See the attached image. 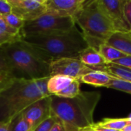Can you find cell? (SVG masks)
I'll return each mask as SVG.
<instances>
[{
	"mask_svg": "<svg viewBox=\"0 0 131 131\" xmlns=\"http://www.w3.org/2000/svg\"><path fill=\"white\" fill-rule=\"evenodd\" d=\"M9 130L10 131H32V128L21 113L9 123Z\"/></svg>",
	"mask_w": 131,
	"mask_h": 131,
	"instance_id": "cell-19",
	"label": "cell"
},
{
	"mask_svg": "<svg viewBox=\"0 0 131 131\" xmlns=\"http://www.w3.org/2000/svg\"><path fill=\"white\" fill-rule=\"evenodd\" d=\"M91 71L92 70L84 65L79 58H61L50 64L51 76L60 74L79 81L83 75Z\"/></svg>",
	"mask_w": 131,
	"mask_h": 131,
	"instance_id": "cell-7",
	"label": "cell"
},
{
	"mask_svg": "<svg viewBox=\"0 0 131 131\" xmlns=\"http://www.w3.org/2000/svg\"><path fill=\"white\" fill-rule=\"evenodd\" d=\"M10 79H12V78H9L3 76V75H0V82L5 81H8V80H10Z\"/></svg>",
	"mask_w": 131,
	"mask_h": 131,
	"instance_id": "cell-33",
	"label": "cell"
},
{
	"mask_svg": "<svg viewBox=\"0 0 131 131\" xmlns=\"http://www.w3.org/2000/svg\"><path fill=\"white\" fill-rule=\"evenodd\" d=\"M116 31H130V28L124 15L126 0H98Z\"/></svg>",
	"mask_w": 131,
	"mask_h": 131,
	"instance_id": "cell-9",
	"label": "cell"
},
{
	"mask_svg": "<svg viewBox=\"0 0 131 131\" xmlns=\"http://www.w3.org/2000/svg\"><path fill=\"white\" fill-rule=\"evenodd\" d=\"M85 0H45L46 12L73 19L83 8Z\"/></svg>",
	"mask_w": 131,
	"mask_h": 131,
	"instance_id": "cell-11",
	"label": "cell"
},
{
	"mask_svg": "<svg viewBox=\"0 0 131 131\" xmlns=\"http://www.w3.org/2000/svg\"><path fill=\"white\" fill-rule=\"evenodd\" d=\"M121 131H131V124H128L126 127H124Z\"/></svg>",
	"mask_w": 131,
	"mask_h": 131,
	"instance_id": "cell-34",
	"label": "cell"
},
{
	"mask_svg": "<svg viewBox=\"0 0 131 131\" xmlns=\"http://www.w3.org/2000/svg\"><path fill=\"white\" fill-rule=\"evenodd\" d=\"M75 79L60 74L51 76L47 81V91L51 95H56L65 89Z\"/></svg>",
	"mask_w": 131,
	"mask_h": 131,
	"instance_id": "cell-15",
	"label": "cell"
},
{
	"mask_svg": "<svg viewBox=\"0 0 131 131\" xmlns=\"http://www.w3.org/2000/svg\"><path fill=\"white\" fill-rule=\"evenodd\" d=\"M50 131H66L63 124L60 122V121H58L54 124V125L52 127V128L51 129Z\"/></svg>",
	"mask_w": 131,
	"mask_h": 131,
	"instance_id": "cell-30",
	"label": "cell"
},
{
	"mask_svg": "<svg viewBox=\"0 0 131 131\" xmlns=\"http://www.w3.org/2000/svg\"><path fill=\"white\" fill-rule=\"evenodd\" d=\"M124 15L131 29V0H126L124 5Z\"/></svg>",
	"mask_w": 131,
	"mask_h": 131,
	"instance_id": "cell-29",
	"label": "cell"
},
{
	"mask_svg": "<svg viewBox=\"0 0 131 131\" xmlns=\"http://www.w3.org/2000/svg\"><path fill=\"white\" fill-rule=\"evenodd\" d=\"M20 38H21V35L18 36H12L4 33L0 30V47L9 44L11 42H13L15 41H17Z\"/></svg>",
	"mask_w": 131,
	"mask_h": 131,
	"instance_id": "cell-26",
	"label": "cell"
},
{
	"mask_svg": "<svg viewBox=\"0 0 131 131\" xmlns=\"http://www.w3.org/2000/svg\"><path fill=\"white\" fill-rule=\"evenodd\" d=\"M74 26H76L74 20L71 17H62L45 12L33 21L25 22L20 35L21 37L47 35L68 31Z\"/></svg>",
	"mask_w": 131,
	"mask_h": 131,
	"instance_id": "cell-6",
	"label": "cell"
},
{
	"mask_svg": "<svg viewBox=\"0 0 131 131\" xmlns=\"http://www.w3.org/2000/svg\"><path fill=\"white\" fill-rule=\"evenodd\" d=\"M106 43L127 56H131V31H115L106 41Z\"/></svg>",
	"mask_w": 131,
	"mask_h": 131,
	"instance_id": "cell-13",
	"label": "cell"
},
{
	"mask_svg": "<svg viewBox=\"0 0 131 131\" xmlns=\"http://www.w3.org/2000/svg\"><path fill=\"white\" fill-rule=\"evenodd\" d=\"M0 75L14 79L12 76V69L2 46L0 47Z\"/></svg>",
	"mask_w": 131,
	"mask_h": 131,
	"instance_id": "cell-21",
	"label": "cell"
},
{
	"mask_svg": "<svg viewBox=\"0 0 131 131\" xmlns=\"http://www.w3.org/2000/svg\"><path fill=\"white\" fill-rule=\"evenodd\" d=\"M81 131H90V130H89V128H88V129H85V130H81Z\"/></svg>",
	"mask_w": 131,
	"mask_h": 131,
	"instance_id": "cell-36",
	"label": "cell"
},
{
	"mask_svg": "<svg viewBox=\"0 0 131 131\" xmlns=\"http://www.w3.org/2000/svg\"><path fill=\"white\" fill-rule=\"evenodd\" d=\"M78 58L84 65L92 71H101L109 74L107 63L94 48L88 46L81 52Z\"/></svg>",
	"mask_w": 131,
	"mask_h": 131,
	"instance_id": "cell-12",
	"label": "cell"
},
{
	"mask_svg": "<svg viewBox=\"0 0 131 131\" xmlns=\"http://www.w3.org/2000/svg\"><path fill=\"white\" fill-rule=\"evenodd\" d=\"M106 88L126 92L127 94H131V82L123 81L121 79H117V78L112 79L110 81V83L106 86Z\"/></svg>",
	"mask_w": 131,
	"mask_h": 131,
	"instance_id": "cell-22",
	"label": "cell"
},
{
	"mask_svg": "<svg viewBox=\"0 0 131 131\" xmlns=\"http://www.w3.org/2000/svg\"><path fill=\"white\" fill-rule=\"evenodd\" d=\"M127 118V122H128V124H131V114H130L127 117H126Z\"/></svg>",
	"mask_w": 131,
	"mask_h": 131,
	"instance_id": "cell-35",
	"label": "cell"
},
{
	"mask_svg": "<svg viewBox=\"0 0 131 131\" xmlns=\"http://www.w3.org/2000/svg\"><path fill=\"white\" fill-rule=\"evenodd\" d=\"M48 78L33 81L14 79L0 91V122L9 124L31 104L51 96L47 91Z\"/></svg>",
	"mask_w": 131,
	"mask_h": 131,
	"instance_id": "cell-3",
	"label": "cell"
},
{
	"mask_svg": "<svg viewBox=\"0 0 131 131\" xmlns=\"http://www.w3.org/2000/svg\"><path fill=\"white\" fill-rule=\"evenodd\" d=\"M21 39L49 64L61 58H78L81 52L88 47L82 31L76 26L51 35L21 36Z\"/></svg>",
	"mask_w": 131,
	"mask_h": 131,
	"instance_id": "cell-2",
	"label": "cell"
},
{
	"mask_svg": "<svg viewBox=\"0 0 131 131\" xmlns=\"http://www.w3.org/2000/svg\"><path fill=\"white\" fill-rule=\"evenodd\" d=\"M0 131H10L9 124L0 122Z\"/></svg>",
	"mask_w": 131,
	"mask_h": 131,
	"instance_id": "cell-32",
	"label": "cell"
},
{
	"mask_svg": "<svg viewBox=\"0 0 131 131\" xmlns=\"http://www.w3.org/2000/svg\"><path fill=\"white\" fill-rule=\"evenodd\" d=\"M12 13L25 22L33 21L46 12L45 0H8Z\"/></svg>",
	"mask_w": 131,
	"mask_h": 131,
	"instance_id": "cell-8",
	"label": "cell"
},
{
	"mask_svg": "<svg viewBox=\"0 0 131 131\" xmlns=\"http://www.w3.org/2000/svg\"><path fill=\"white\" fill-rule=\"evenodd\" d=\"M21 114L30 124L32 131L51 115V96L43 97L25 108Z\"/></svg>",
	"mask_w": 131,
	"mask_h": 131,
	"instance_id": "cell-10",
	"label": "cell"
},
{
	"mask_svg": "<svg viewBox=\"0 0 131 131\" xmlns=\"http://www.w3.org/2000/svg\"><path fill=\"white\" fill-rule=\"evenodd\" d=\"M101 98L98 91H81L74 98L51 95V114L66 131H81L91 127L94 113Z\"/></svg>",
	"mask_w": 131,
	"mask_h": 131,
	"instance_id": "cell-1",
	"label": "cell"
},
{
	"mask_svg": "<svg viewBox=\"0 0 131 131\" xmlns=\"http://www.w3.org/2000/svg\"><path fill=\"white\" fill-rule=\"evenodd\" d=\"M14 79H10V80H8V81H2V82H0V91L4 90L5 88H6L12 83V81Z\"/></svg>",
	"mask_w": 131,
	"mask_h": 131,
	"instance_id": "cell-31",
	"label": "cell"
},
{
	"mask_svg": "<svg viewBox=\"0 0 131 131\" xmlns=\"http://www.w3.org/2000/svg\"><path fill=\"white\" fill-rule=\"evenodd\" d=\"M3 18H5V20L6 21V22L8 24L9 26H11L12 28L18 31L19 32L21 31V30L22 29V28L25 25V21L13 13H10V14L4 16Z\"/></svg>",
	"mask_w": 131,
	"mask_h": 131,
	"instance_id": "cell-23",
	"label": "cell"
},
{
	"mask_svg": "<svg viewBox=\"0 0 131 131\" xmlns=\"http://www.w3.org/2000/svg\"><path fill=\"white\" fill-rule=\"evenodd\" d=\"M80 84L81 82L78 80L75 79L65 89L58 93L55 96L64 98H74L81 93Z\"/></svg>",
	"mask_w": 131,
	"mask_h": 131,
	"instance_id": "cell-20",
	"label": "cell"
},
{
	"mask_svg": "<svg viewBox=\"0 0 131 131\" xmlns=\"http://www.w3.org/2000/svg\"><path fill=\"white\" fill-rule=\"evenodd\" d=\"M58 121V120L54 115L51 114V117H49L48 119H46L38 126H37L33 131H50L52 127L54 125V124Z\"/></svg>",
	"mask_w": 131,
	"mask_h": 131,
	"instance_id": "cell-24",
	"label": "cell"
},
{
	"mask_svg": "<svg viewBox=\"0 0 131 131\" xmlns=\"http://www.w3.org/2000/svg\"><path fill=\"white\" fill-rule=\"evenodd\" d=\"M0 30L3 31L5 34H8L12 36H18L20 35V32L14 28H12L11 26L8 25V24L6 22L5 18L3 17L0 16Z\"/></svg>",
	"mask_w": 131,
	"mask_h": 131,
	"instance_id": "cell-25",
	"label": "cell"
},
{
	"mask_svg": "<svg viewBox=\"0 0 131 131\" xmlns=\"http://www.w3.org/2000/svg\"><path fill=\"white\" fill-rule=\"evenodd\" d=\"M113 76L110 74L101 71H92L84 75H83L79 81L81 83L88 84L94 87H105L114 79Z\"/></svg>",
	"mask_w": 131,
	"mask_h": 131,
	"instance_id": "cell-14",
	"label": "cell"
},
{
	"mask_svg": "<svg viewBox=\"0 0 131 131\" xmlns=\"http://www.w3.org/2000/svg\"><path fill=\"white\" fill-rule=\"evenodd\" d=\"M12 13V6L8 0H0V16L4 17Z\"/></svg>",
	"mask_w": 131,
	"mask_h": 131,
	"instance_id": "cell-27",
	"label": "cell"
},
{
	"mask_svg": "<svg viewBox=\"0 0 131 131\" xmlns=\"http://www.w3.org/2000/svg\"><path fill=\"white\" fill-rule=\"evenodd\" d=\"M97 51L101 54V56L104 58V59L106 61L107 64L112 63L116 60H118L121 58L127 56L126 54L121 52L115 48L111 46L110 45L107 44L106 42L102 43L99 46Z\"/></svg>",
	"mask_w": 131,
	"mask_h": 131,
	"instance_id": "cell-16",
	"label": "cell"
},
{
	"mask_svg": "<svg viewBox=\"0 0 131 131\" xmlns=\"http://www.w3.org/2000/svg\"><path fill=\"white\" fill-rule=\"evenodd\" d=\"M74 20L87 38L106 42L116 31L98 0L86 1Z\"/></svg>",
	"mask_w": 131,
	"mask_h": 131,
	"instance_id": "cell-5",
	"label": "cell"
},
{
	"mask_svg": "<svg viewBox=\"0 0 131 131\" xmlns=\"http://www.w3.org/2000/svg\"><path fill=\"white\" fill-rule=\"evenodd\" d=\"M14 79L33 81L51 77L50 64L21 38L2 46Z\"/></svg>",
	"mask_w": 131,
	"mask_h": 131,
	"instance_id": "cell-4",
	"label": "cell"
},
{
	"mask_svg": "<svg viewBox=\"0 0 131 131\" xmlns=\"http://www.w3.org/2000/svg\"><path fill=\"white\" fill-rule=\"evenodd\" d=\"M127 118H105L102 121L97 123L96 125L104 128L121 131L128 125Z\"/></svg>",
	"mask_w": 131,
	"mask_h": 131,
	"instance_id": "cell-18",
	"label": "cell"
},
{
	"mask_svg": "<svg viewBox=\"0 0 131 131\" xmlns=\"http://www.w3.org/2000/svg\"><path fill=\"white\" fill-rule=\"evenodd\" d=\"M112 63L117 65H120V66L131 69V56H125L124 58H121L118 60L114 61Z\"/></svg>",
	"mask_w": 131,
	"mask_h": 131,
	"instance_id": "cell-28",
	"label": "cell"
},
{
	"mask_svg": "<svg viewBox=\"0 0 131 131\" xmlns=\"http://www.w3.org/2000/svg\"><path fill=\"white\" fill-rule=\"evenodd\" d=\"M109 74L115 78L131 82V69L117 65L113 63L107 64Z\"/></svg>",
	"mask_w": 131,
	"mask_h": 131,
	"instance_id": "cell-17",
	"label": "cell"
}]
</instances>
